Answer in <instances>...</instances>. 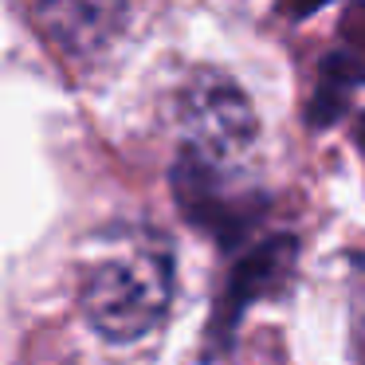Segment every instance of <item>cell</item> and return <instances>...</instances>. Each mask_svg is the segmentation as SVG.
Returning a JSON list of instances; mask_svg holds the SVG:
<instances>
[{"label": "cell", "instance_id": "cell-6", "mask_svg": "<svg viewBox=\"0 0 365 365\" xmlns=\"http://www.w3.org/2000/svg\"><path fill=\"white\" fill-rule=\"evenodd\" d=\"M354 346H357V361L365 365V263H361V279L354 287Z\"/></svg>", "mask_w": 365, "mask_h": 365}, {"label": "cell", "instance_id": "cell-2", "mask_svg": "<svg viewBox=\"0 0 365 365\" xmlns=\"http://www.w3.org/2000/svg\"><path fill=\"white\" fill-rule=\"evenodd\" d=\"M181 126L185 150L212 161H236L259 134V118L247 95L220 75H205L185 91Z\"/></svg>", "mask_w": 365, "mask_h": 365}, {"label": "cell", "instance_id": "cell-4", "mask_svg": "<svg viewBox=\"0 0 365 365\" xmlns=\"http://www.w3.org/2000/svg\"><path fill=\"white\" fill-rule=\"evenodd\" d=\"M294 267V240L291 236H275L267 244H259L247 259L236 263L228 279V291H224V302L216 307V341H224L232 334V326L240 322L247 307L263 294H271Z\"/></svg>", "mask_w": 365, "mask_h": 365}, {"label": "cell", "instance_id": "cell-1", "mask_svg": "<svg viewBox=\"0 0 365 365\" xmlns=\"http://www.w3.org/2000/svg\"><path fill=\"white\" fill-rule=\"evenodd\" d=\"M173 299V255L165 244H130L110 252L83 279L87 322L110 341H138L165 318Z\"/></svg>", "mask_w": 365, "mask_h": 365}, {"label": "cell", "instance_id": "cell-5", "mask_svg": "<svg viewBox=\"0 0 365 365\" xmlns=\"http://www.w3.org/2000/svg\"><path fill=\"white\" fill-rule=\"evenodd\" d=\"M48 16H51V28L71 48L91 51L118 32L122 4L118 0H48Z\"/></svg>", "mask_w": 365, "mask_h": 365}, {"label": "cell", "instance_id": "cell-3", "mask_svg": "<svg viewBox=\"0 0 365 365\" xmlns=\"http://www.w3.org/2000/svg\"><path fill=\"white\" fill-rule=\"evenodd\" d=\"M173 185L192 224L212 228L220 240H236L240 232H247L255 216V192L236 185L232 161H212L185 150L173 169Z\"/></svg>", "mask_w": 365, "mask_h": 365}, {"label": "cell", "instance_id": "cell-8", "mask_svg": "<svg viewBox=\"0 0 365 365\" xmlns=\"http://www.w3.org/2000/svg\"><path fill=\"white\" fill-rule=\"evenodd\" d=\"M310 4H318V0H302V4H299V9H310Z\"/></svg>", "mask_w": 365, "mask_h": 365}, {"label": "cell", "instance_id": "cell-7", "mask_svg": "<svg viewBox=\"0 0 365 365\" xmlns=\"http://www.w3.org/2000/svg\"><path fill=\"white\" fill-rule=\"evenodd\" d=\"M357 134H361V150H365V118H361V130H357Z\"/></svg>", "mask_w": 365, "mask_h": 365}]
</instances>
